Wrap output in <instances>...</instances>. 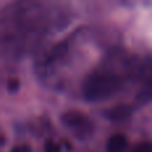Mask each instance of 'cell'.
<instances>
[{"mask_svg":"<svg viewBox=\"0 0 152 152\" xmlns=\"http://www.w3.org/2000/svg\"><path fill=\"white\" fill-rule=\"evenodd\" d=\"M61 124L64 128L79 140H87L94 135L95 126L92 120L80 111L69 110L61 115Z\"/></svg>","mask_w":152,"mask_h":152,"instance_id":"cell-3","label":"cell"},{"mask_svg":"<svg viewBox=\"0 0 152 152\" xmlns=\"http://www.w3.org/2000/svg\"><path fill=\"white\" fill-rule=\"evenodd\" d=\"M132 152H152V143L151 142H143L135 145Z\"/></svg>","mask_w":152,"mask_h":152,"instance_id":"cell-7","label":"cell"},{"mask_svg":"<svg viewBox=\"0 0 152 152\" xmlns=\"http://www.w3.org/2000/svg\"><path fill=\"white\" fill-rule=\"evenodd\" d=\"M131 112H132V108L129 107V105L119 104V105H115V107L110 108V110H107L105 118L112 121H121V120L128 119Z\"/></svg>","mask_w":152,"mask_h":152,"instance_id":"cell-5","label":"cell"},{"mask_svg":"<svg viewBox=\"0 0 152 152\" xmlns=\"http://www.w3.org/2000/svg\"><path fill=\"white\" fill-rule=\"evenodd\" d=\"M150 3H151V0H123V4L129 8L147 7V5H150Z\"/></svg>","mask_w":152,"mask_h":152,"instance_id":"cell-6","label":"cell"},{"mask_svg":"<svg viewBox=\"0 0 152 152\" xmlns=\"http://www.w3.org/2000/svg\"><path fill=\"white\" fill-rule=\"evenodd\" d=\"M45 152H59L58 145L52 142H48L47 144H45Z\"/></svg>","mask_w":152,"mask_h":152,"instance_id":"cell-9","label":"cell"},{"mask_svg":"<svg viewBox=\"0 0 152 152\" xmlns=\"http://www.w3.org/2000/svg\"><path fill=\"white\" fill-rule=\"evenodd\" d=\"M123 79L113 69L97 68L86 77L81 87L83 96L87 102L97 103L111 99L120 91Z\"/></svg>","mask_w":152,"mask_h":152,"instance_id":"cell-2","label":"cell"},{"mask_svg":"<svg viewBox=\"0 0 152 152\" xmlns=\"http://www.w3.org/2000/svg\"><path fill=\"white\" fill-rule=\"evenodd\" d=\"M58 13L45 0H15L3 11V28L8 40L37 42L44 36Z\"/></svg>","mask_w":152,"mask_h":152,"instance_id":"cell-1","label":"cell"},{"mask_svg":"<svg viewBox=\"0 0 152 152\" xmlns=\"http://www.w3.org/2000/svg\"><path fill=\"white\" fill-rule=\"evenodd\" d=\"M11 152H32L31 147L27 144H20V145H16V147H13Z\"/></svg>","mask_w":152,"mask_h":152,"instance_id":"cell-8","label":"cell"},{"mask_svg":"<svg viewBox=\"0 0 152 152\" xmlns=\"http://www.w3.org/2000/svg\"><path fill=\"white\" fill-rule=\"evenodd\" d=\"M128 139L121 134H115L107 140L105 151L107 152H127Z\"/></svg>","mask_w":152,"mask_h":152,"instance_id":"cell-4","label":"cell"}]
</instances>
